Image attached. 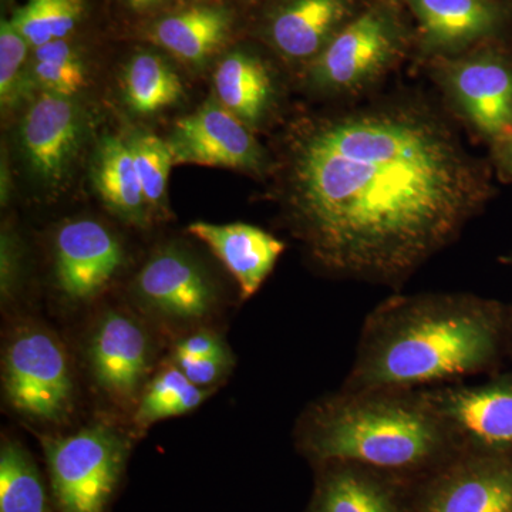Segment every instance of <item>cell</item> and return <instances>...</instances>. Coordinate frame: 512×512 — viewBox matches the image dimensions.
Wrapping results in <instances>:
<instances>
[{
	"label": "cell",
	"mask_w": 512,
	"mask_h": 512,
	"mask_svg": "<svg viewBox=\"0 0 512 512\" xmlns=\"http://www.w3.org/2000/svg\"><path fill=\"white\" fill-rule=\"evenodd\" d=\"M396 40L389 22L375 12L346 26L315 64L316 82L333 89H352L375 77L392 59Z\"/></svg>",
	"instance_id": "8fae6325"
},
{
	"label": "cell",
	"mask_w": 512,
	"mask_h": 512,
	"mask_svg": "<svg viewBox=\"0 0 512 512\" xmlns=\"http://www.w3.org/2000/svg\"><path fill=\"white\" fill-rule=\"evenodd\" d=\"M82 110L70 97L45 92L20 127V144L30 170L49 185L62 183L84 140Z\"/></svg>",
	"instance_id": "9c48e42d"
},
{
	"label": "cell",
	"mask_w": 512,
	"mask_h": 512,
	"mask_svg": "<svg viewBox=\"0 0 512 512\" xmlns=\"http://www.w3.org/2000/svg\"><path fill=\"white\" fill-rule=\"evenodd\" d=\"M90 362L97 383L116 399L134 396L148 367L143 328L121 313H107L94 333Z\"/></svg>",
	"instance_id": "7c38bea8"
},
{
	"label": "cell",
	"mask_w": 512,
	"mask_h": 512,
	"mask_svg": "<svg viewBox=\"0 0 512 512\" xmlns=\"http://www.w3.org/2000/svg\"><path fill=\"white\" fill-rule=\"evenodd\" d=\"M0 512H49L35 463L13 441L3 444L0 453Z\"/></svg>",
	"instance_id": "603a6c76"
},
{
	"label": "cell",
	"mask_w": 512,
	"mask_h": 512,
	"mask_svg": "<svg viewBox=\"0 0 512 512\" xmlns=\"http://www.w3.org/2000/svg\"><path fill=\"white\" fill-rule=\"evenodd\" d=\"M175 164L258 171L261 148L248 128L217 103H207L175 123L167 140Z\"/></svg>",
	"instance_id": "ba28073f"
},
{
	"label": "cell",
	"mask_w": 512,
	"mask_h": 512,
	"mask_svg": "<svg viewBox=\"0 0 512 512\" xmlns=\"http://www.w3.org/2000/svg\"><path fill=\"white\" fill-rule=\"evenodd\" d=\"M29 46L28 40L20 35L12 20H2V25H0V100H2L3 106H10L18 97Z\"/></svg>",
	"instance_id": "83f0119b"
},
{
	"label": "cell",
	"mask_w": 512,
	"mask_h": 512,
	"mask_svg": "<svg viewBox=\"0 0 512 512\" xmlns=\"http://www.w3.org/2000/svg\"><path fill=\"white\" fill-rule=\"evenodd\" d=\"M232 360L201 359V357L175 356V365L192 383L205 387L214 383L222 372L231 366Z\"/></svg>",
	"instance_id": "f1b7e54d"
},
{
	"label": "cell",
	"mask_w": 512,
	"mask_h": 512,
	"mask_svg": "<svg viewBox=\"0 0 512 512\" xmlns=\"http://www.w3.org/2000/svg\"><path fill=\"white\" fill-rule=\"evenodd\" d=\"M43 444L60 510L103 512L126 457V443L117 431L93 426Z\"/></svg>",
	"instance_id": "277c9868"
},
{
	"label": "cell",
	"mask_w": 512,
	"mask_h": 512,
	"mask_svg": "<svg viewBox=\"0 0 512 512\" xmlns=\"http://www.w3.org/2000/svg\"><path fill=\"white\" fill-rule=\"evenodd\" d=\"M127 106L140 116H153L174 106L184 94L183 83L170 64L154 53H138L123 74Z\"/></svg>",
	"instance_id": "7402d4cb"
},
{
	"label": "cell",
	"mask_w": 512,
	"mask_h": 512,
	"mask_svg": "<svg viewBox=\"0 0 512 512\" xmlns=\"http://www.w3.org/2000/svg\"><path fill=\"white\" fill-rule=\"evenodd\" d=\"M128 143L133 151L148 207H158L164 200L168 177L174 165L170 147L167 141L148 133L137 134Z\"/></svg>",
	"instance_id": "4316f807"
},
{
	"label": "cell",
	"mask_w": 512,
	"mask_h": 512,
	"mask_svg": "<svg viewBox=\"0 0 512 512\" xmlns=\"http://www.w3.org/2000/svg\"><path fill=\"white\" fill-rule=\"evenodd\" d=\"M5 390L20 413L57 420L69 412L73 383L62 346L49 333L30 330L10 343Z\"/></svg>",
	"instance_id": "5b68a950"
},
{
	"label": "cell",
	"mask_w": 512,
	"mask_h": 512,
	"mask_svg": "<svg viewBox=\"0 0 512 512\" xmlns=\"http://www.w3.org/2000/svg\"><path fill=\"white\" fill-rule=\"evenodd\" d=\"M345 15V0H293L276 15L272 40L284 55L306 59L322 49Z\"/></svg>",
	"instance_id": "ac0fdd59"
},
{
	"label": "cell",
	"mask_w": 512,
	"mask_h": 512,
	"mask_svg": "<svg viewBox=\"0 0 512 512\" xmlns=\"http://www.w3.org/2000/svg\"><path fill=\"white\" fill-rule=\"evenodd\" d=\"M214 87L221 106L244 124L261 119L272 90L261 60L241 52L231 53L218 64Z\"/></svg>",
	"instance_id": "44dd1931"
},
{
	"label": "cell",
	"mask_w": 512,
	"mask_h": 512,
	"mask_svg": "<svg viewBox=\"0 0 512 512\" xmlns=\"http://www.w3.org/2000/svg\"><path fill=\"white\" fill-rule=\"evenodd\" d=\"M121 264L119 241L100 222L72 221L57 232V282L69 298H93L109 284Z\"/></svg>",
	"instance_id": "30bf717a"
},
{
	"label": "cell",
	"mask_w": 512,
	"mask_h": 512,
	"mask_svg": "<svg viewBox=\"0 0 512 512\" xmlns=\"http://www.w3.org/2000/svg\"><path fill=\"white\" fill-rule=\"evenodd\" d=\"M454 93L474 126L494 138L512 136V70L497 57L461 63L451 74Z\"/></svg>",
	"instance_id": "9a60e30c"
},
{
	"label": "cell",
	"mask_w": 512,
	"mask_h": 512,
	"mask_svg": "<svg viewBox=\"0 0 512 512\" xmlns=\"http://www.w3.org/2000/svg\"><path fill=\"white\" fill-rule=\"evenodd\" d=\"M503 261L505 264L512 265V255L507 256V258H504Z\"/></svg>",
	"instance_id": "836d02e7"
},
{
	"label": "cell",
	"mask_w": 512,
	"mask_h": 512,
	"mask_svg": "<svg viewBox=\"0 0 512 512\" xmlns=\"http://www.w3.org/2000/svg\"><path fill=\"white\" fill-rule=\"evenodd\" d=\"M231 16L222 6H191L158 20L151 30L154 42L177 59L202 64L227 40Z\"/></svg>",
	"instance_id": "e0dca14e"
},
{
	"label": "cell",
	"mask_w": 512,
	"mask_h": 512,
	"mask_svg": "<svg viewBox=\"0 0 512 512\" xmlns=\"http://www.w3.org/2000/svg\"><path fill=\"white\" fill-rule=\"evenodd\" d=\"M84 0H28L12 22L30 46L64 40L82 20Z\"/></svg>",
	"instance_id": "d4e9b609"
},
{
	"label": "cell",
	"mask_w": 512,
	"mask_h": 512,
	"mask_svg": "<svg viewBox=\"0 0 512 512\" xmlns=\"http://www.w3.org/2000/svg\"><path fill=\"white\" fill-rule=\"evenodd\" d=\"M312 512H404L383 471L353 463H326Z\"/></svg>",
	"instance_id": "2e32d148"
},
{
	"label": "cell",
	"mask_w": 512,
	"mask_h": 512,
	"mask_svg": "<svg viewBox=\"0 0 512 512\" xmlns=\"http://www.w3.org/2000/svg\"><path fill=\"white\" fill-rule=\"evenodd\" d=\"M168 2V0H127L128 8L136 10V12H144L151 8L161 5V3Z\"/></svg>",
	"instance_id": "4dcf8cb0"
},
{
	"label": "cell",
	"mask_w": 512,
	"mask_h": 512,
	"mask_svg": "<svg viewBox=\"0 0 512 512\" xmlns=\"http://www.w3.org/2000/svg\"><path fill=\"white\" fill-rule=\"evenodd\" d=\"M511 306L466 293L387 299L369 313L343 389L426 390L493 376L508 356Z\"/></svg>",
	"instance_id": "7a4b0ae2"
},
{
	"label": "cell",
	"mask_w": 512,
	"mask_h": 512,
	"mask_svg": "<svg viewBox=\"0 0 512 512\" xmlns=\"http://www.w3.org/2000/svg\"><path fill=\"white\" fill-rule=\"evenodd\" d=\"M508 357L512 360V306L510 318V332H508Z\"/></svg>",
	"instance_id": "d6a6232c"
},
{
	"label": "cell",
	"mask_w": 512,
	"mask_h": 512,
	"mask_svg": "<svg viewBox=\"0 0 512 512\" xmlns=\"http://www.w3.org/2000/svg\"><path fill=\"white\" fill-rule=\"evenodd\" d=\"M137 291L148 305L174 318H201L214 303V291L200 266L177 251L151 258L138 274Z\"/></svg>",
	"instance_id": "4fadbf2b"
},
{
	"label": "cell",
	"mask_w": 512,
	"mask_h": 512,
	"mask_svg": "<svg viewBox=\"0 0 512 512\" xmlns=\"http://www.w3.org/2000/svg\"><path fill=\"white\" fill-rule=\"evenodd\" d=\"M33 74L45 92L70 99L86 87V70L82 59L66 39L36 47Z\"/></svg>",
	"instance_id": "484cf974"
},
{
	"label": "cell",
	"mask_w": 512,
	"mask_h": 512,
	"mask_svg": "<svg viewBox=\"0 0 512 512\" xmlns=\"http://www.w3.org/2000/svg\"><path fill=\"white\" fill-rule=\"evenodd\" d=\"M188 231L204 242L237 279L242 298L254 295L284 252L285 244L248 224L194 222Z\"/></svg>",
	"instance_id": "5bb4252c"
},
{
	"label": "cell",
	"mask_w": 512,
	"mask_h": 512,
	"mask_svg": "<svg viewBox=\"0 0 512 512\" xmlns=\"http://www.w3.org/2000/svg\"><path fill=\"white\" fill-rule=\"evenodd\" d=\"M207 390L197 386L177 366L164 370L148 386L138 406L136 423L146 427L168 417L181 416L197 409Z\"/></svg>",
	"instance_id": "cb8c5ba5"
},
{
	"label": "cell",
	"mask_w": 512,
	"mask_h": 512,
	"mask_svg": "<svg viewBox=\"0 0 512 512\" xmlns=\"http://www.w3.org/2000/svg\"><path fill=\"white\" fill-rule=\"evenodd\" d=\"M93 181L111 210L124 220L146 225L148 204L128 141L104 138L94 160Z\"/></svg>",
	"instance_id": "d6986e66"
},
{
	"label": "cell",
	"mask_w": 512,
	"mask_h": 512,
	"mask_svg": "<svg viewBox=\"0 0 512 512\" xmlns=\"http://www.w3.org/2000/svg\"><path fill=\"white\" fill-rule=\"evenodd\" d=\"M503 163L508 173L512 175V136L508 137L507 143L503 150Z\"/></svg>",
	"instance_id": "1f68e13d"
},
{
	"label": "cell",
	"mask_w": 512,
	"mask_h": 512,
	"mask_svg": "<svg viewBox=\"0 0 512 512\" xmlns=\"http://www.w3.org/2000/svg\"><path fill=\"white\" fill-rule=\"evenodd\" d=\"M413 6L427 39L437 46L466 45L498 22L490 0H413Z\"/></svg>",
	"instance_id": "ffe728a7"
},
{
	"label": "cell",
	"mask_w": 512,
	"mask_h": 512,
	"mask_svg": "<svg viewBox=\"0 0 512 512\" xmlns=\"http://www.w3.org/2000/svg\"><path fill=\"white\" fill-rule=\"evenodd\" d=\"M175 356L201 357V359L231 360L220 339L207 332L195 333L178 343Z\"/></svg>",
	"instance_id": "f546056e"
},
{
	"label": "cell",
	"mask_w": 512,
	"mask_h": 512,
	"mask_svg": "<svg viewBox=\"0 0 512 512\" xmlns=\"http://www.w3.org/2000/svg\"><path fill=\"white\" fill-rule=\"evenodd\" d=\"M292 208L323 268L396 285L460 234L487 198L453 137L406 111L318 124L293 150Z\"/></svg>",
	"instance_id": "6da1fadb"
},
{
	"label": "cell",
	"mask_w": 512,
	"mask_h": 512,
	"mask_svg": "<svg viewBox=\"0 0 512 512\" xmlns=\"http://www.w3.org/2000/svg\"><path fill=\"white\" fill-rule=\"evenodd\" d=\"M456 434L461 450L512 453V370L478 384H446L423 390Z\"/></svg>",
	"instance_id": "8992f818"
},
{
	"label": "cell",
	"mask_w": 512,
	"mask_h": 512,
	"mask_svg": "<svg viewBox=\"0 0 512 512\" xmlns=\"http://www.w3.org/2000/svg\"><path fill=\"white\" fill-rule=\"evenodd\" d=\"M303 446L322 463L383 473L439 468L461 451L456 434L423 390H340L313 407Z\"/></svg>",
	"instance_id": "3957f363"
},
{
	"label": "cell",
	"mask_w": 512,
	"mask_h": 512,
	"mask_svg": "<svg viewBox=\"0 0 512 512\" xmlns=\"http://www.w3.org/2000/svg\"><path fill=\"white\" fill-rule=\"evenodd\" d=\"M417 512H512V453L458 451L424 487Z\"/></svg>",
	"instance_id": "52a82bcc"
}]
</instances>
